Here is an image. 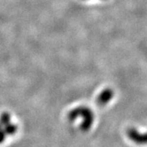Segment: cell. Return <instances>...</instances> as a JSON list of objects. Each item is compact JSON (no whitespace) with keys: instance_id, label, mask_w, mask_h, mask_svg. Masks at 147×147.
<instances>
[{"instance_id":"cell-4","label":"cell","mask_w":147,"mask_h":147,"mask_svg":"<svg viewBox=\"0 0 147 147\" xmlns=\"http://www.w3.org/2000/svg\"><path fill=\"white\" fill-rule=\"evenodd\" d=\"M115 92L111 88H105L103 89L101 93L97 98V104L100 107H105L114 98Z\"/></svg>"},{"instance_id":"cell-5","label":"cell","mask_w":147,"mask_h":147,"mask_svg":"<svg viewBox=\"0 0 147 147\" xmlns=\"http://www.w3.org/2000/svg\"><path fill=\"white\" fill-rule=\"evenodd\" d=\"M102 1H105V0H102Z\"/></svg>"},{"instance_id":"cell-2","label":"cell","mask_w":147,"mask_h":147,"mask_svg":"<svg viewBox=\"0 0 147 147\" xmlns=\"http://www.w3.org/2000/svg\"><path fill=\"white\" fill-rule=\"evenodd\" d=\"M18 130V125L12 122L9 113L5 111L0 115V144L4 143L7 138L17 134Z\"/></svg>"},{"instance_id":"cell-1","label":"cell","mask_w":147,"mask_h":147,"mask_svg":"<svg viewBox=\"0 0 147 147\" xmlns=\"http://www.w3.org/2000/svg\"><path fill=\"white\" fill-rule=\"evenodd\" d=\"M70 122L80 120V129L83 132L89 131L95 122V113L91 108L85 105H80L72 109L68 114Z\"/></svg>"},{"instance_id":"cell-3","label":"cell","mask_w":147,"mask_h":147,"mask_svg":"<svg viewBox=\"0 0 147 147\" xmlns=\"http://www.w3.org/2000/svg\"><path fill=\"white\" fill-rule=\"evenodd\" d=\"M126 134L133 143L138 145H147V132H140L138 128L131 127L127 130Z\"/></svg>"}]
</instances>
